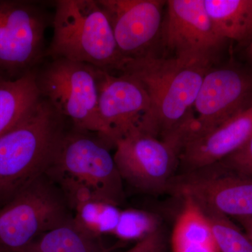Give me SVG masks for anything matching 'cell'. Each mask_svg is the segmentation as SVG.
<instances>
[{"label": "cell", "instance_id": "27", "mask_svg": "<svg viewBox=\"0 0 252 252\" xmlns=\"http://www.w3.org/2000/svg\"><path fill=\"white\" fill-rule=\"evenodd\" d=\"M0 252H10L8 251V250H2V249H0Z\"/></svg>", "mask_w": 252, "mask_h": 252}, {"label": "cell", "instance_id": "1", "mask_svg": "<svg viewBox=\"0 0 252 252\" xmlns=\"http://www.w3.org/2000/svg\"><path fill=\"white\" fill-rule=\"evenodd\" d=\"M210 63H187L153 54L127 61L120 73L137 79L148 93L151 110L140 132L162 140H189L193 106Z\"/></svg>", "mask_w": 252, "mask_h": 252}, {"label": "cell", "instance_id": "24", "mask_svg": "<svg viewBox=\"0 0 252 252\" xmlns=\"http://www.w3.org/2000/svg\"><path fill=\"white\" fill-rule=\"evenodd\" d=\"M246 229V234L252 243V216L248 218L239 220Z\"/></svg>", "mask_w": 252, "mask_h": 252}, {"label": "cell", "instance_id": "21", "mask_svg": "<svg viewBox=\"0 0 252 252\" xmlns=\"http://www.w3.org/2000/svg\"><path fill=\"white\" fill-rule=\"evenodd\" d=\"M158 221L152 214L137 210H122L112 235L122 241L138 242L158 230Z\"/></svg>", "mask_w": 252, "mask_h": 252}, {"label": "cell", "instance_id": "10", "mask_svg": "<svg viewBox=\"0 0 252 252\" xmlns=\"http://www.w3.org/2000/svg\"><path fill=\"white\" fill-rule=\"evenodd\" d=\"M99 137L108 145L141 130L149 117L148 93L135 78L98 71Z\"/></svg>", "mask_w": 252, "mask_h": 252}, {"label": "cell", "instance_id": "9", "mask_svg": "<svg viewBox=\"0 0 252 252\" xmlns=\"http://www.w3.org/2000/svg\"><path fill=\"white\" fill-rule=\"evenodd\" d=\"M185 144L182 139L162 140L136 131L114 144V161L123 181L147 193H162L180 166Z\"/></svg>", "mask_w": 252, "mask_h": 252}, {"label": "cell", "instance_id": "16", "mask_svg": "<svg viewBox=\"0 0 252 252\" xmlns=\"http://www.w3.org/2000/svg\"><path fill=\"white\" fill-rule=\"evenodd\" d=\"M172 247L173 252H220L208 218L191 200H185L174 226Z\"/></svg>", "mask_w": 252, "mask_h": 252}, {"label": "cell", "instance_id": "13", "mask_svg": "<svg viewBox=\"0 0 252 252\" xmlns=\"http://www.w3.org/2000/svg\"><path fill=\"white\" fill-rule=\"evenodd\" d=\"M108 16L119 51L126 62L151 53L162 26L161 0H97Z\"/></svg>", "mask_w": 252, "mask_h": 252}, {"label": "cell", "instance_id": "2", "mask_svg": "<svg viewBox=\"0 0 252 252\" xmlns=\"http://www.w3.org/2000/svg\"><path fill=\"white\" fill-rule=\"evenodd\" d=\"M68 123L46 99L0 137V207L49 170Z\"/></svg>", "mask_w": 252, "mask_h": 252}, {"label": "cell", "instance_id": "4", "mask_svg": "<svg viewBox=\"0 0 252 252\" xmlns=\"http://www.w3.org/2000/svg\"><path fill=\"white\" fill-rule=\"evenodd\" d=\"M57 184L46 174L0 207V249L23 252L36 238L74 217Z\"/></svg>", "mask_w": 252, "mask_h": 252}, {"label": "cell", "instance_id": "8", "mask_svg": "<svg viewBox=\"0 0 252 252\" xmlns=\"http://www.w3.org/2000/svg\"><path fill=\"white\" fill-rule=\"evenodd\" d=\"M166 191L191 200L203 211L238 220L252 216V177L233 171L220 161L175 175Z\"/></svg>", "mask_w": 252, "mask_h": 252}, {"label": "cell", "instance_id": "15", "mask_svg": "<svg viewBox=\"0 0 252 252\" xmlns=\"http://www.w3.org/2000/svg\"><path fill=\"white\" fill-rule=\"evenodd\" d=\"M36 69L0 81V137L26 119L40 101Z\"/></svg>", "mask_w": 252, "mask_h": 252}, {"label": "cell", "instance_id": "14", "mask_svg": "<svg viewBox=\"0 0 252 252\" xmlns=\"http://www.w3.org/2000/svg\"><path fill=\"white\" fill-rule=\"evenodd\" d=\"M252 135V106L216 128L189 140L181 152L180 165L187 172L220 162Z\"/></svg>", "mask_w": 252, "mask_h": 252}, {"label": "cell", "instance_id": "6", "mask_svg": "<svg viewBox=\"0 0 252 252\" xmlns=\"http://www.w3.org/2000/svg\"><path fill=\"white\" fill-rule=\"evenodd\" d=\"M86 63L51 59L40 70L36 82L46 99L72 127L98 135V71Z\"/></svg>", "mask_w": 252, "mask_h": 252}, {"label": "cell", "instance_id": "12", "mask_svg": "<svg viewBox=\"0 0 252 252\" xmlns=\"http://www.w3.org/2000/svg\"><path fill=\"white\" fill-rule=\"evenodd\" d=\"M163 42L174 59L187 63H210L223 44L204 0L166 1Z\"/></svg>", "mask_w": 252, "mask_h": 252}, {"label": "cell", "instance_id": "20", "mask_svg": "<svg viewBox=\"0 0 252 252\" xmlns=\"http://www.w3.org/2000/svg\"><path fill=\"white\" fill-rule=\"evenodd\" d=\"M220 252H252V243L228 217L216 212H205Z\"/></svg>", "mask_w": 252, "mask_h": 252}, {"label": "cell", "instance_id": "23", "mask_svg": "<svg viewBox=\"0 0 252 252\" xmlns=\"http://www.w3.org/2000/svg\"><path fill=\"white\" fill-rule=\"evenodd\" d=\"M163 240L159 230L154 232L124 252H162Z\"/></svg>", "mask_w": 252, "mask_h": 252}, {"label": "cell", "instance_id": "26", "mask_svg": "<svg viewBox=\"0 0 252 252\" xmlns=\"http://www.w3.org/2000/svg\"><path fill=\"white\" fill-rule=\"evenodd\" d=\"M4 79H6V78H4V77H3L2 75H1V74H0V81L4 80Z\"/></svg>", "mask_w": 252, "mask_h": 252}, {"label": "cell", "instance_id": "7", "mask_svg": "<svg viewBox=\"0 0 252 252\" xmlns=\"http://www.w3.org/2000/svg\"><path fill=\"white\" fill-rule=\"evenodd\" d=\"M38 3L0 0V74L21 77L46 59L45 34L52 23Z\"/></svg>", "mask_w": 252, "mask_h": 252}, {"label": "cell", "instance_id": "19", "mask_svg": "<svg viewBox=\"0 0 252 252\" xmlns=\"http://www.w3.org/2000/svg\"><path fill=\"white\" fill-rule=\"evenodd\" d=\"M122 210L117 205L102 201L84 204L74 212V220L96 236L112 235Z\"/></svg>", "mask_w": 252, "mask_h": 252}, {"label": "cell", "instance_id": "11", "mask_svg": "<svg viewBox=\"0 0 252 252\" xmlns=\"http://www.w3.org/2000/svg\"><path fill=\"white\" fill-rule=\"evenodd\" d=\"M252 106L251 74L238 68L210 67L194 103L188 141L216 128Z\"/></svg>", "mask_w": 252, "mask_h": 252}, {"label": "cell", "instance_id": "22", "mask_svg": "<svg viewBox=\"0 0 252 252\" xmlns=\"http://www.w3.org/2000/svg\"><path fill=\"white\" fill-rule=\"evenodd\" d=\"M220 162L233 171L252 177V135L240 148Z\"/></svg>", "mask_w": 252, "mask_h": 252}, {"label": "cell", "instance_id": "5", "mask_svg": "<svg viewBox=\"0 0 252 252\" xmlns=\"http://www.w3.org/2000/svg\"><path fill=\"white\" fill-rule=\"evenodd\" d=\"M108 146L97 134L71 126L46 175L53 180L75 181L101 201L119 206L124 200L123 180Z\"/></svg>", "mask_w": 252, "mask_h": 252}, {"label": "cell", "instance_id": "25", "mask_svg": "<svg viewBox=\"0 0 252 252\" xmlns=\"http://www.w3.org/2000/svg\"><path fill=\"white\" fill-rule=\"evenodd\" d=\"M248 56L249 59H250V61H251V62L252 63V40L250 41V42L249 43Z\"/></svg>", "mask_w": 252, "mask_h": 252}, {"label": "cell", "instance_id": "3", "mask_svg": "<svg viewBox=\"0 0 252 252\" xmlns=\"http://www.w3.org/2000/svg\"><path fill=\"white\" fill-rule=\"evenodd\" d=\"M53 36L46 58L86 63L112 73L126 63L107 15L97 0L56 1Z\"/></svg>", "mask_w": 252, "mask_h": 252}, {"label": "cell", "instance_id": "17", "mask_svg": "<svg viewBox=\"0 0 252 252\" xmlns=\"http://www.w3.org/2000/svg\"><path fill=\"white\" fill-rule=\"evenodd\" d=\"M117 246H106L100 237L83 228L73 217L43 233L23 252H114Z\"/></svg>", "mask_w": 252, "mask_h": 252}, {"label": "cell", "instance_id": "18", "mask_svg": "<svg viewBox=\"0 0 252 252\" xmlns=\"http://www.w3.org/2000/svg\"><path fill=\"white\" fill-rule=\"evenodd\" d=\"M215 30L222 39L239 43L252 39V0H204Z\"/></svg>", "mask_w": 252, "mask_h": 252}]
</instances>
